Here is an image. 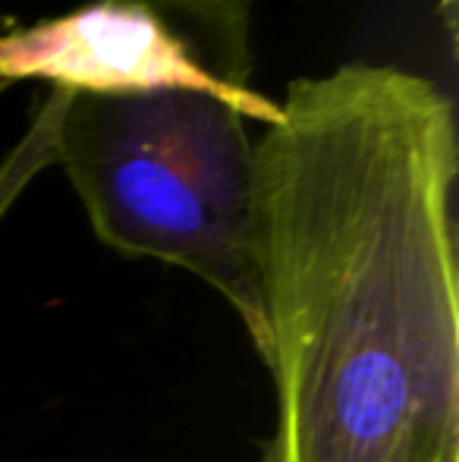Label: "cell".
I'll return each mask as SVG.
<instances>
[{
    "instance_id": "6da1fadb",
    "label": "cell",
    "mask_w": 459,
    "mask_h": 462,
    "mask_svg": "<svg viewBox=\"0 0 459 462\" xmlns=\"http://www.w3.org/2000/svg\"><path fill=\"white\" fill-rule=\"evenodd\" d=\"M255 139L258 462H459V142L428 76L289 82Z\"/></svg>"
},
{
    "instance_id": "7a4b0ae2",
    "label": "cell",
    "mask_w": 459,
    "mask_h": 462,
    "mask_svg": "<svg viewBox=\"0 0 459 462\" xmlns=\"http://www.w3.org/2000/svg\"><path fill=\"white\" fill-rule=\"evenodd\" d=\"M236 104L198 88L73 95L54 133L95 236L208 283L264 340L255 226V139Z\"/></svg>"
},
{
    "instance_id": "3957f363",
    "label": "cell",
    "mask_w": 459,
    "mask_h": 462,
    "mask_svg": "<svg viewBox=\"0 0 459 462\" xmlns=\"http://www.w3.org/2000/svg\"><path fill=\"white\" fill-rule=\"evenodd\" d=\"M255 0H86L41 19L0 13V95L44 82L73 95L198 88L271 126L277 101L252 86Z\"/></svg>"
},
{
    "instance_id": "277c9868",
    "label": "cell",
    "mask_w": 459,
    "mask_h": 462,
    "mask_svg": "<svg viewBox=\"0 0 459 462\" xmlns=\"http://www.w3.org/2000/svg\"><path fill=\"white\" fill-rule=\"evenodd\" d=\"M67 97V88H48V95L41 97L35 116H32L29 129L23 133V139L0 161V220L10 214V208L25 192V186L54 164V133Z\"/></svg>"
}]
</instances>
